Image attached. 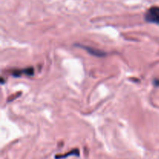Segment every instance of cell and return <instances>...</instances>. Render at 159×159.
Instances as JSON below:
<instances>
[{
    "label": "cell",
    "mask_w": 159,
    "mask_h": 159,
    "mask_svg": "<svg viewBox=\"0 0 159 159\" xmlns=\"http://www.w3.org/2000/svg\"><path fill=\"white\" fill-rule=\"evenodd\" d=\"M144 19L148 23L159 24V6H152L148 9Z\"/></svg>",
    "instance_id": "6da1fadb"
}]
</instances>
